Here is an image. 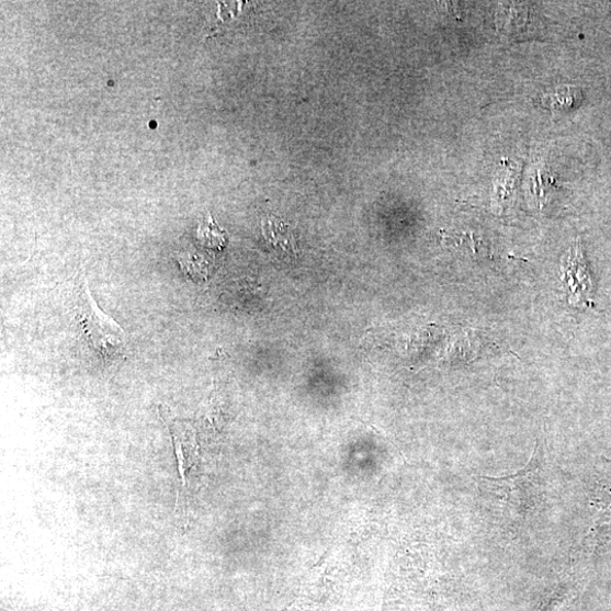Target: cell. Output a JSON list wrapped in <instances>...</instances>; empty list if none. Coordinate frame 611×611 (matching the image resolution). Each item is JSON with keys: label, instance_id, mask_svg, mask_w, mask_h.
I'll list each match as a JSON object with an SVG mask.
<instances>
[{"label": "cell", "instance_id": "277c9868", "mask_svg": "<svg viewBox=\"0 0 611 611\" xmlns=\"http://www.w3.org/2000/svg\"><path fill=\"white\" fill-rule=\"evenodd\" d=\"M263 236L273 248L286 256L298 254V242L290 226L282 220L268 217L262 224Z\"/></svg>", "mask_w": 611, "mask_h": 611}, {"label": "cell", "instance_id": "6da1fadb", "mask_svg": "<svg viewBox=\"0 0 611 611\" xmlns=\"http://www.w3.org/2000/svg\"><path fill=\"white\" fill-rule=\"evenodd\" d=\"M82 326L90 346L104 359H113L126 347L125 331L112 317L105 315L93 299L88 280L82 293Z\"/></svg>", "mask_w": 611, "mask_h": 611}, {"label": "cell", "instance_id": "3957f363", "mask_svg": "<svg viewBox=\"0 0 611 611\" xmlns=\"http://www.w3.org/2000/svg\"><path fill=\"white\" fill-rule=\"evenodd\" d=\"M174 453L178 463L179 476H181L182 489L185 495L189 491V476L197 464V446L193 430L181 422L173 421L169 425Z\"/></svg>", "mask_w": 611, "mask_h": 611}, {"label": "cell", "instance_id": "7a4b0ae2", "mask_svg": "<svg viewBox=\"0 0 611 611\" xmlns=\"http://www.w3.org/2000/svg\"><path fill=\"white\" fill-rule=\"evenodd\" d=\"M564 271L569 302L572 304L581 302L588 304L592 292V283L580 242L575 244L568 251Z\"/></svg>", "mask_w": 611, "mask_h": 611}, {"label": "cell", "instance_id": "5b68a950", "mask_svg": "<svg viewBox=\"0 0 611 611\" xmlns=\"http://www.w3.org/2000/svg\"><path fill=\"white\" fill-rule=\"evenodd\" d=\"M584 93L580 88L563 86L543 99L545 106H550L553 113L570 112L581 105Z\"/></svg>", "mask_w": 611, "mask_h": 611}]
</instances>
